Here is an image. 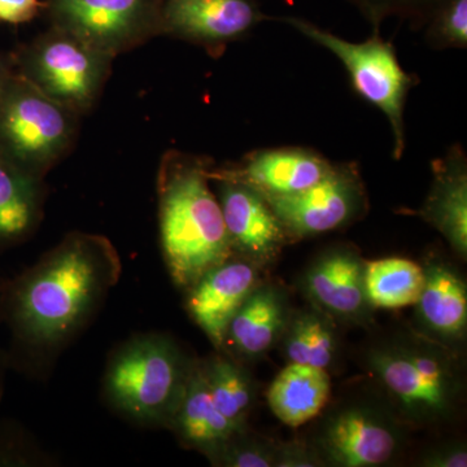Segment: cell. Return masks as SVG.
Returning <instances> with one entry per match:
<instances>
[{"mask_svg":"<svg viewBox=\"0 0 467 467\" xmlns=\"http://www.w3.org/2000/svg\"><path fill=\"white\" fill-rule=\"evenodd\" d=\"M121 275L106 236L75 232L0 285V318L11 333L8 367L42 368L81 333Z\"/></svg>","mask_w":467,"mask_h":467,"instance_id":"1","label":"cell"},{"mask_svg":"<svg viewBox=\"0 0 467 467\" xmlns=\"http://www.w3.org/2000/svg\"><path fill=\"white\" fill-rule=\"evenodd\" d=\"M211 159L171 150L158 171L160 241L171 281L190 287L234 256L223 209L209 187Z\"/></svg>","mask_w":467,"mask_h":467,"instance_id":"2","label":"cell"},{"mask_svg":"<svg viewBox=\"0 0 467 467\" xmlns=\"http://www.w3.org/2000/svg\"><path fill=\"white\" fill-rule=\"evenodd\" d=\"M195 362L167 334L135 335L110 355L104 396L126 420L169 429Z\"/></svg>","mask_w":467,"mask_h":467,"instance_id":"3","label":"cell"},{"mask_svg":"<svg viewBox=\"0 0 467 467\" xmlns=\"http://www.w3.org/2000/svg\"><path fill=\"white\" fill-rule=\"evenodd\" d=\"M368 365L399 416L410 425L441 423L459 405L460 368L434 340L401 337L379 344L368 352Z\"/></svg>","mask_w":467,"mask_h":467,"instance_id":"4","label":"cell"},{"mask_svg":"<svg viewBox=\"0 0 467 467\" xmlns=\"http://www.w3.org/2000/svg\"><path fill=\"white\" fill-rule=\"evenodd\" d=\"M79 117L11 76L0 91V153L43 180L72 149Z\"/></svg>","mask_w":467,"mask_h":467,"instance_id":"5","label":"cell"},{"mask_svg":"<svg viewBox=\"0 0 467 467\" xmlns=\"http://www.w3.org/2000/svg\"><path fill=\"white\" fill-rule=\"evenodd\" d=\"M281 21L339 58L356 94L386 116L392 131L393 156L400 160L405 150V104L409 92L420 79L404 70L392 43L384 41L379 32H373L367 41L356 43L306 18L287 16Z\"/></svg>","mask_w":467,"mask_h":467,"instance_id":"6","label":"cell"},{"mask_svg":"<svg viewBox=\"0 0 467 467\" xmlns=\"http://www.w3.org/2000/svg\"><path fill=\"white\" fill-rule=\"evenodd\" d=\"M113 58L66 30L51 26L21 55L20 76L82 116L99 99Z\"/></svg>","mask_w":467,"mask_h":467,"instance_id":"7","label":"cell"},{"mask_svg":"<svg viewBox=\"0 0 467 467\" xmlns=\"http://www.w3.org/2000/svg\"><path fill=\"white\" fill-rule=\"evenodd\" d=\"M51 26L109 57L161 36V0H47Z\"/></svg>","mask_w":467,"mask_h":467,"instance_id":"8","label":"cell"},{"mask_svg":"<svg viewBox=\"0 0 467 467\" xmlns=\"http://www.w3.org/2000/svg\"><path fill=\"white\" fill-rule=\"evenodd\" d=\"M266 201L291 242L342 229L358 221L368 209L358 162L333 164L309 189Z\"/></svg>","mask_w":467,"mask_h":467,"instance_id":"9","label":"cell"},{"mask_svg":"<svg viewBox=\"0 0 467 467\" xmlns=\"http://www.w3.org/2000/svg\"><path fill=\"white\" fill-rule=\"evenodd\" d=\"M400 442V429L389 414L368 405L352 404L326 418L316 450L325 465L371 467L389 462Z\"/></svg>","mask_w":467,"mask_h":467,"instance_id":"10","label":"cell"},{"mask_svg":"<svg viewBox=\"0 0 467 467\" xmlns=\"http://www.w3.org/2000/svg\"><path fill=\"white\" fill-rule=\"evenodd\" d=\"M160 18L161 36L199 46L218 57L267 17L256 0H161Z\"/></svg>","mask_w":467,"mask_h":467,"instance_id":"11","label":"cell"},{"mask_svg":"<svg viewBox=\"0 0 467 467\" xmlns=\"http://www.w3.org/2000/svg\"><path fill=\"white\" fill-rule=\"evenodd\" d=\"M208 177L216 183L234 256L257 267L275 263L291 239L266 199L238 181L209 175V171Z\"/></svg>","mask_w":467,"mask_h":467,"instance_id":"12","label":"cell"},{"mask_svg":"<svg viewBox=\"0 0 467 467\" xmlns=\"http://www.w3.org/2000/svg\"><path fill=\"white\" fill-rule=\"evenodd\" d=\"M334 162L306 147H278L252 150L236 164L216 168L209 175L247 184L265 199L304 192L324 178Z\"/></svg>","mask_w":467,"mask_h":467,"instance_id":"13","label":"cell"},{"mask_svg":"<svg viewBox=\"0 0 467 467\" xmlns=\"http://www.w3.org/2000/svg\"><path fill=\"white\" fill-rule=\"evenodd\" d=\"M259 284V267L233 256L186 290L190 317L217 349L223 350L227 326Z\"/></svg>","mask_w":467,"mask_h":467,"instance_id":"14","label":"cell"},{"mask_svg":"<svg viewBox=\"0 0 467 467\" xmlns=\"http://www.w3.org/2000/svg\"><path fill=\"white\" fill-rule=\"evenodd\" d=\"M432 183L425 202L409 213L422 218L450 243L461 259L467 254V158L460 144L431 164Z\"/></svg>","mask_w":467,"mask_h":467,"instance_id":"15","label":"cell"},{"mask_svg":"<svg viewBox=\"0 0 467 467\" xmlns=\"http://www.w3.org/2000/svg\"><path fill=\"white\" fill-rule=\"evenodd\" d=\"M365 263L348 245L331 248L306 272L304 288L316 308L330 317L358 319L368 306Z\"/></svg>","mask_w":467,"mask_h":467,"instance_id":"16","label":"cell"},{"mask_svg":"<svg viewBox=\"0 0 467 467\" xmlns=\"http://www.w3.org/2000/svg\"><path fill=\"white\" fill-rule=\"evenodd\" d=\"M288 317L282 291L259 284L227 326L223 350H227L230 358H261L281 340Z\"/></svg>","mask_w":467,"mask_h":467,"instance_id":"17","label":"cell"},{"mask_svg":"<svg viewBox=\"0 0 467 467\" xmlns=\"http://www.w3.org/2000/svg\"><path fill=\"white\" fill-rule=\"evenodd\" d=\"M425 285L416 303L420 324L441 342L465 337L467 290L462 276L442 261H430Z\"/></svg>","mask_w":467,"mask_h":467,"instance_id":"18","label":"cell"},{"mask_svg":"<svg viewBox=\"0 0 467 467\" xmlns=\"http://www.w3.org/2000/svg\"><path fill=\"white\" fill-rule=\"evenodd\" d=\"M243 427L245 426L227 420L216 407L202 377L201 364L196 361L169 430L174 431L184 447L202 451L209 459L223 441Z\"/></svg>","mask_w":467,"mask_h":467,"instance_id":"19","label":"cell"},{"mask_svg":"<svg viewBox=\"0 0 467 467\" xmlns=\"http://www.w3.org/2000/svg\"><path fill=\"white\" fill-rule=\"evenodd\" d=\"M42 178L0 153V250L26 241L41 223Z\"/></svg>","mask_w":467,"mask_h":467,"instance_id":"20","label":"cell"},{"mask_svg":"<svg viewBox=\"0 0 467 467\" xmlns=\"http://www.w3.org/2000/svg\"><path fill=\"white\" fill-rule=\"evenodd\" d=\"M330 393L327 370L288 364L267 389V402L273 414L285 425L300 427L324 410Z\"/></svg>","mask_w":467,"mask_h":467,"instance_id":"21","label":"cell"},{"mask_svg":"<svg viewBox=\"0 0 467 467\" xmlns=\"http://www.w3.org/2000/svg\"><path fill=\"white\" fill-rule=\"evenodd\" d=\"M281 340L288 364L327 370L337 355V337L333 319L318 308L290 315Z\"/></svg>","mask_w":467,"mask_h":467,"instance_id":"22","label":"cell"},{"mask_svg":"<svg viewBox=\"0 0 467 467\" xmlns=\"http://www.w3.org/2000/svg\"><path fill=\"white\" fill-rule=\"evenodd\" d=\"M425 285V270L414 261L389 257L365 263L364 285L368 306L400 309L416 306Z\"/></svg>","mask_w":467,"mask_h":467,"instance_id":"23","label":"cell"},{"mask_svg":"<svg viewBox=\"0 0 467 467\" xmlns=\"http://www.w3.org/2000/svg\"><path fill=\"white\" fill-rule=\"evenodd\" d=\"M201 364L202 377L221 413L238 426H247V418L256 401V389L250 374L230 356H212Z\"/></svg>","mask_w":467,"mask_h":467,"instance_id":"24","label":"cell"},{"mask_svg":"<svg viewBox=\"0 0 467 467\" xmlns=\"http://www.w3.org/2000/svg\"><path fill=\"white\" fill-rule=\"evenodd\" d=\"M276 451L278 444L248 431L245 426L223 441L209 461L226 467H275Z\"/></svg>","mask_w":467,"mask_h":467,"instance_id":"25","label":"cell"},{"mask_svg":"<svg viewBox=\"0 0 467 467\" xmlns=\"http://www.w3.org/2000/svg\"><path fill=\"white\" fill-rule=\"evenodd\" d=\"M427 45L434 50L467 47V0H441L425 24Z\"/></svg>","mask_w":467,"mask_h":467,"instance_id":"26","label":"cell"},{"mask_svg":"<svg viewBox=\"0 0 467 467\" xmlns=\"http://www.w3.org/2000/svg\"><path fill=\"white\" fill-rule=\"evenodd\" d=\"M368 24L373 32H379L387 18L409 21L411 26H425L427 18L441 0H348Z\"/></svg>","mask_w":467,"mask_h":467,"instance_id":"27","label":"cell"},{"mask_svg":"<svg viewBox=\"0 0 467 467\" xmlns=\"http://www.w3.org/2000/svg\"><path fill=\"white\" fill-rule=\"evenodd\" d=\"M32 460L23 430L11 422H0V466H23Z\"/></svg>","mask_w":467,"mask_h":467,"instance_id":"28","label":"cell"},{"mask_svg":"<svg viewBox=\"0 0 467 467\" xmlns=\"http://www.w3.org/2000/svg\"><path fill=\"white\" fill-rule=\"evenodd\" d=\"M325 465L317 450L301 442L278 445L275 467H313Z\"/></svg>","mask_w":467,"mask_h":467,"instance_id":"29","label":"cell"},{"mask_svg":"<svg viewBox=\"0 0 467 467\" xmlns=\"http://www.w3.org/2000/svg\"><path fill=\"white\" fill-rule=\"evenodd\" d=\"M43 7L39 0H0V21L14 26L29 23Z\"/></svg>","mask_w":467,"mask_h":467,"instance_id":"30","label":"cell"},{"mask_svg":"<svg viewBox=\"0 0 467 467\" xmlns=\"http://www.w3.org/2000/svg\"><path fill=\"white\" fill-rule=\"evenodd\" d=\"M427 467H466L467 451L462 444H447L430 451L420 461Z\"/></svg>","mask_w":467,"mask_h":467,"instance_id":"31","label":"cell"},{"mask_svg":"<svg viewBox=\"0 0 467 467\" xmlns=\"http://www.w3.org/2000/svg\"><path fill=\"white\" fill-rule=\"evenodd\" d=\"M8 368L7 355L0 352V399L3 395V383H5V368Z\"/></svg>","mask_w":467,"mask_h":467,"instance_id":"32","label":"cell"},{"mask_svg":"<svg viewBox=\"0 0 467 467\" xmlns=\"http://www.w3.org/2000/svg\"><path fill=\"white\" fill-rule=\"evenodd\" d=\"M12 75H9L7 66H5V61L0 58V91L3 90V88H5V85L7 84L9 77Z\"/></svg>","mask_w":467,"mask_h":467,"instance_id":"33","label":"cell"}]
</instances>
